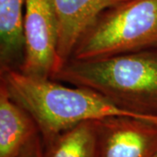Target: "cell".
I'll return each mask as SVG.
<instances>
[{
    "label": "cell",
    "mask_w": 157,
    "mask_h": 157,
    "mask_svg": "<svg viewBox=\"0 0 157 157\" xmlns=\"http://www.w3.org/2000/svg\"><path fill=\"white\" fill-rule=\"evenodd\" d=\"M24 59L21 73L52 78L60 68L58 56L59 24L52 0H25Z\"/></svg>",
    "instance_id": "277c9868"
},
{
    "label": "cell",
    "mask_w": 157,
    "mask_h": 157,
    "mask_svg": "<svg viewBox=\"0 0 157 157\" xmlns=\"http://www.w3.org/2000/svg\"><path fill=\"white\" fill-rule=\"evenodd\" d=\"M0 82L33 118L43 142L85 121L116 115L148 120L118 108L92 90L27 75L17 69L1 70Z\"/></svg>",
    "instance_id": "7a4b0ae2"
},
{
    "label": "cell",
    "mask_w": 157,
    "mask_h": 157,
    "mask_svg": "<svg viewBox=\"0 0 157 157\" xmlns=\"http://www.w3.org/2000/svg\"><path fill=\"white\" fill-rule=\"evenodd\" d=\"M42 157H100L95 121L75 125L44 141Z\"/></svg>",
    "instance_id": "9c48e42d"
},
{
    "label": "cell",
    "mask_w": 157,
    "mask_h": 157,
    "mask_svg": "<svg viewBox=\"0 0 157 157\" xmlns=\"http://www.w3.org/2000/svg\"><path fill=\"white\" fill-rule=\"evenodd\" d=\"M52 79L90 89L126 112L157 121V47L66 62Z\"/></svg>",
    "instance_id": "6da1fadb"
},
{
    "label": "cell",
    "mask_w": 157,
    "mask_h": 157,
    "mask_svg": "<svg viewBox=\"0 0 157 157\" xmlns=\"http://www.w3.org/2000/svg\"><path fill=\"white\" fill-rule=\"evenodd\" d=\"M95 123L100 157H157V121L116 115Z\"/></svg>",
    "instance_id": "5b68a950"
},
{
    "label": "cell",
    "mask_w": 157,
    "mask_h": 157,
    "mask_svg": "<svg viewBox=\"0 0 157 157\" xmlns=\"http://www.w3.org/2000/svg\"><path fill=\"white\" fill-rule=\"evenodd\" d=\"M126 1L128 0H52L59 24L58 56L60 67L71 59L78 39L97 17Z\"/></svg>",
    "instance_id": "8992f818"
},
{
    "label": "cell",
    "mask_w": 157,
    "mask_h": 157,
    "mask_svg": "<svg viewBox=\"0 0 157 157\" xmlns=\"http://www.w3.org/2000/svg\"><path fill=\"white\" fill-rule=\"evenodd\" d=\"M39 134L33 118L12 100L0 82V157H19L27 143Z\"/></svg>",
    "instance_id": "52a82bcc"
},
{
    "label": "cell",
    "mask_w": 157,
    "mask_h": 157,
    "mask_svg": "<svg viewBox=\"0 0 157 157\" xmlns=\"http://www.w3.org/2000/svg\"><path fill=\"white\" fill-rule=\"evenodd\" d=\"M156 47L157 0H128L97 17L70 59H98Z\"/></svg>",
    "instance_id": "3957f363"
},
{
    "label": "cell",
    "mask_w": 157,
    "mask_h": 157,
    "mask_svg": "<svg viewBox=\"0 0 157 157\" xmlns=\"http://www.w3.org/2000/svg\"><path fill=\"white\" fill-rule=\"evenodd\" d=\"M25 0H0V71L19 69L24 59Z\"/></svg>",
    "instance_id": "ba28073f"
},
{
    "label": "cell",
    "mask_w": 157,
    "mask_h": 157,
    "mask_svg": "<svg viewBox=\"0 0 157 157\" xmlns=\"http://www.w3.org/2000/svg\"><path fill=\"white\" fill-rule=\"evenodd\" d=\"M43 142L40 134L34 136L25 147L19 157H42Z\"/></svg>",
    "instance_id": "30bf717a"
}]
</instances>
